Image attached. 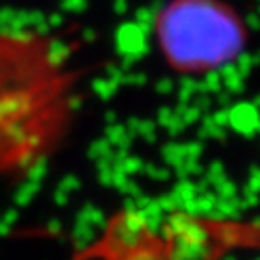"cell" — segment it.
<instances>
[{
  "label": "cell",
  "mask_w": 260,
  "mask_h": 260,
  "mask_svg": "<svg viewBox=\"0 0 260 260\" xmlns=\"http://www.w3.org/2000/svg\"><path fill=\"white\" fill-rule=\"evenodd\" d=\"M152 33L160 58L183 75H208L237 62L249 45L243 16L225 0H168Z\"/></svg>",
  "instance_id": "1"
}]
</instances>
